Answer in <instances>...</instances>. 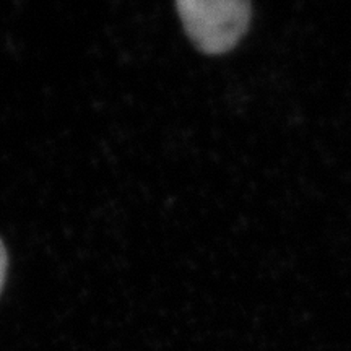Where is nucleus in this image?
<instances>
[{
  "instance_id": "1",
  "label": "nucleus",
  "mask_w": 351,
  "mask_h": 351,
  "mask_svg": "<svg viewBox=\"0 0 351 351\" xmlns=\"http://www.w3.org/2000/svg\"><path fill=\"white\" fill-rule=\"evenodd\" d=\"M176 8L197 49L212 56L231 51L251 21L245 0H179Z\"/></svg>"
},
{
  "instance_id": "2",
  "label": "nucleus",
  "mask_w": 351,
  "mask_h": 351,
  "mask_svg": "<svg viewBox=\"0 0 351 351\" xmlns=\"http://www.w3.org/2000/svg\"><path fill=\"white\" fill-rule=\"evenodd\" d=\"M7 265H8V257H7L5 245H3L2 239H0V291H2V288H3V283H5V276H7Z\"/></svg>"
}]
</instances>
